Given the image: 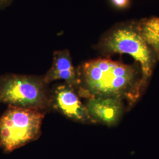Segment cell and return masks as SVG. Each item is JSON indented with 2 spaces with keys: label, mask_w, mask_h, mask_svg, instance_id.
I'll use <instances>...</instances> for the list:
<instances>
[{
  "label": "cell",
  "mask_w": 159,
  "mask_h": 159,
  "mask_svg": "<svg viewBox=\"0 0 159 159\" xmlns=\"http://www.w3.org/2000/svg\"><path fill=\"white\" fill-rule=\"evenodd\" d=\"M79 71L81 96L116 98L130 107L139 100L148 82L138 63L126 64L108 58L87 61Z\"/></svg>",
  "instance_id": "1"
},
{
  "label": "cell",
  "mask_w": 159,
  "mask_h": 159,
  "mask_svg": "<svg viewBox=\"0 0 159 159\" xmlns=\"http://www.w3.org/2000/svg\"><path fill=\"white\" fill-rule=\"evenodd\" d=\"M104 55L126 54L133 57L148 80L159 57L143 38L138 21L119 23L102 35L97 46Z\"/></svg>",
  "instance_id": "2"
},
{
  "label": "cell",
  "mask_w": 159,
  "mask_h": 159,
  "mask_svg": "<svg viewBox=\"0 0 159 159\" xmlns=\"http://www.w3.org/2000/svg\"><path fill=\"white\" fill-rule=\"evenodd\" d=\"M44 114L36 108L8 105L0 117V148L10 153L37 140Z\"/></svg>",
  "instance_id": "3"
},
{
  "label": "cell",
  "mask_w": 159,
  "mask_h": 159,
  "mask_svg": "<svg viewBox=\"0 0 159 159\" xmlns=\"http://www.w3.org/2000/svg\"><path fill=\"white\" fill-rule=\"evenodd\" d=\"M43 77L6 74L0 77V102L44 110L50 104Z\"/></svg>",
  "instance_id": "4"
},
{
  "label": "cell",
  "mask_w": 159,
  "mask_h": 159,
  "mask_svg": "<svg viewBox=\"0 0 159 159\" xmlns=\"http://www.w3.org/2000/svg\"><path fill=\"white\" fill-rule=\"evenodd\" d=\"M50 104L68 118L81 123H93L74 88L67 84L56 89L50 98Z\"/></svg>",
  "instance_id": "5"
},
{
  "label": "cell",
  "mask_w": 159,
  "mask_h": 159,
  "mask_svg": "<svg viewBox=\"0 0 159 159\" xmlns=\"http://www.w3.org/2000/svg\"><path fill=\"white\" fill-rule=\"evenodd\" d=\"M85 106L93 123L108 126L116 125L125 109L124 101L113 97H90Z\"/></svg>",
  "instance_id": "6"
},
{
  "label": "cell",
  "mask_w": 159,
  "mask_h": 159,
  "mask_svg": "<svg viewBox=\"0 0 159 159\" xmlns=\"http://www.w3.org/2000/svg\"><path fill=\"white\" fill-rule=\"evenodd\" d=\"M57 80H63L66 84L72 87H79L80 84L79 68L74 66L68 50L55 51L51 68L43 77L46 84Z\"/></svg>",
  "instance_id": "7"
},
{
  "label": "cell",
  "mask_w": 159,
  "mask_h": 159,
  "mask_svg": "<svg viewBox=\"0 0 159 159\" xmlns=\"http://www.w3.org/2000/svg\"><path fill=\"white\" fill-rule=\"evenodd\" d=\"M143 38L159 57V18L150 17L138 21Z\"/></svg>",
  "instance_id": "8"
},
{
  "label": "cell",
  "mask_w": 159,
  "mask_h": 159,
  "mask_svg": "<svg viewBox=\"0 0 159 159\" xmlns=\"http://www.w3.org/2000/svg\"><path fill=\"white\" fill-rule=\"evenodd\" d=\"M111 1L114 6L120 9L125 8L130 5V0H111Z\"/></svg>",
  "instance_id": "9"
},
{
  "label": "cell",
  "mask_w": 159,
  "mask_h": 159,
  "mask_svg": "<svg viewBox=\"0 0 159 159\" xmlns=\"http://www.w3.org/2000/svg\"><path fill=\"white\" fill-rule=\"evenodd\" d=\"M14 0H0V10H4L10 6Z\"/></svg>",
  "instance_id": "10"
}]
</instances>
